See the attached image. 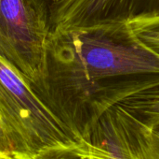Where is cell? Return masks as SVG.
Returning a JSON list of instances; mask_svg holds the SVG:
<instances>
[{
  "label": "cell",
  "instance_id": "obj_12",
  "mask_svg": "<svg viewBox=\"0 0 159 159\" xmlns=\"http://www.w3.org/2000/svg\"><path fill=\"white\" fill-rule=\"evenodd\" d=\"M158 136H159V135H158Z\"/></svg>",
  "mask_w": 159,
  "mask_h": 159
},
{
  "label": "cell",
  "instance_id": "obj_2",
  "mask_svg": "<svg viewBox=\"0 0 159 159\" xmlns=\"http://www.w3.org/2000/svg\"><path fill=\"white\" fill-rule=\"evenodd\" d=\"M0 134L14 159H34L48 148L76 142L25 78L1 57Z\"/></svg>",
  "mask_w": 159,
  "mask_h": 159
},
{
  "label": "cell",
  "instance_id": "obj_11",
  "mask_svg": "<svg viewBox=\"0 0 159 159\" xmlns=\"http://www.w3.org/2000/svg\"><path fill=\"white\" fill-rule=\"evenodd\" d=\"M52 1H56V0H52Z\"/></svg>",
  "mask_w": 159,
  "mask_h": 159
},
{
  "label": "cell",
  "instance_id": "obj_8",
  "mask_svg": "<svg viewBox=\"0 0 159 159\" xmlns=\"http://www.w3.org/2000/svg\"><path fill=\"white\" fill-rule=\"evenodd\" d=\"M34 159H90L83 142L48 148Z\"/></svg>",
  "mask_w": 159,
  "mask_h": 159
},
{
  "label": "cell",
  "instance_id": "obj_9",
  "mask_svg": "<svg viewBox=\"0 0 159 159\" xmlns=\"http://www.w3.org/2000/svg\"><path fill=\"white\" fill-rule=\"evenodd\" d=\"M0 159H14L9 147L3 138V136L0 134Z\"/></svg>",
  "mask_w": 159,
  "mask_h": 159
},
{
  "label": "cell",
  "instance_id": "obj_3",
  "mask_svg": "<svg viewBox=\"0 0 159 159\" xmlns=\"http://www.w3.org/2000/svg\"><path fill=\"white\" fill-rule=\"evenodd\" d=\"M50 31V8L45 0H0V57L32 87L44 77Z\"/></svg>",
  "mask_w": 159,
  "mask_h": 159
},
{
  "label": "cell",
  "instance_id": "obj_10",
  "mask_svg": "<svg viewBox=\"0 0 159 159\" xmlns=\"http://www.w3.org/2000/svg\"><path fill=\"white\" fill-rule=\"evenodd\" d=\"M157 135H159V122L158 123H157L156 125H154V126H152V127H150Z\"/></svg>",
  "mask_w": 159,
  "mask_h": 159
},
{
  "label": "cell",
  "instance_id": "obj_6",
  "mask_svg": "<svg viewBox=\"0 0 159 159\" xmlns=\"http://www.w3.org/2000/svg\"><path fill=\"white\" fill-rule=\"evenodd\" d=\"M121 119L135 159H159V136L120 104Z\"/></svg>",
  "mask_w": 159,
  "mask_h": 159
},
{
  "label": "cell",
  "instance_id": "obj_1",
  "mask_svg": "<svg viewBox=\"0 0 159 159\" xmlns=\"http://www.w3.org/2000/svg\"><path fill=\"white\" fill-rule=\"evenodd\" d=\"M159 86V55L125 22L51 30L44 77L32 87L75 141L85 140L111 108Z\"/></svg>",
  "mask_w": 159,
  "mask_h": 159
},
{
  "label": "cell",
  "instance_id": "obj_7",
  "mask_svg": "<svg viewBox=\"0 0 159 159\" xmlns=\"http://www.w3.org/2000/svg\"><path fill=\"white\" fill-rule=\"evenodd\" d=\"M120 105L140 121L152 127L159 122V86L135 94Z\"/></svg>",
  "mask_w": 159,
  "mask_h": 159
},
{
  "label": "cell",
  "instance_id": "obj_5",
  "mask_svg": "<svg viewBox=\"0 0 159 159\" xmlns=\"http://www.w3.org/2000/svg\"><path fill=\"white\" fill-rule=\"evenodd\" d=\"M90 159H135L121 119L119 105L107 111L83 141Z\"/></svg>",
  "mask_w": 159,
  "mask_h": 159
},
{
  "label": "cell",
  "instance_id": "obj_4",
  "mask_svg": "<svg viewBox=\"0 0 159 159\" xmlns=\"http://www.w3.org/2000/svg\"><path fill=\"white\" fill-rule=\"evenodd\" d=\"M159 14V0H56L50 7L54 31H70Z\"/></svg>",
  "mask_w": 159,
  "mask_h": 159
}]
</instances>
